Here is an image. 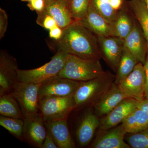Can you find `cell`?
I'll use <instances>...</instances> for the list:
<instances>
[{
    "instance_id": "6da1fadb",
    "label": "cell",
    "mask_w": 148,
    "mask_h": 148,
    "mask_svg": "<svg viewBox=\"0 0 148 148\" xmlns=\"http://www.w3.org/2000/svg\"><path fill=\"white\" fill-rule=\"evenodd\" d=\"M61 39L54 41L57 51H62L88 60L102 58L97 37L78 21L63 29Z\"/></svg>"
},
{
    "instance_id": "7a4b0ae2",
    "label": "cell",
    "mask_w": 148,
    "mask_h": 148,
    "mask_svg": "<svg viewBox=\"0 0 148 148\" xmlns=\"http://www.w3.org/2000/svg\"><path fill=\"white\" fill-rule=\"evenodd\" d=\"M115 80V75L107 71L93 79L81 82L74 94L76 108L93 106L108 91Z\"/></svg>"
},
{
    "instance_id": "3957f363",
    "label": "cell",
    "mask_w": 148,
    "mask_h": 148,
    "mask_svg": "<svg viewBox=\"0 0 148 148\" xmlns=\"http://www.w3.org/2000/svg\"><path fill=\"white\" fill-rule=\"evenodd\" d=\"M100 61L88 60L69 54L58 76L79 82L93 79L106 73Z\"/></svg>"
},
{
    "instance_id": "277c9868",
    "label": "cell",
    "mask_w": 148,
    "mask_h": 148,
    "mask_svg": "<svg viewBox=\"0 0 148 148\" xmlns=\"http://www.w3.org/2000/svg\"><path fill=\"white\" fill-rule=\"evenodd\" d=\"M69 54L57 51L49 62L43 66L30 70L18 71V81L21 82L42 83L58 76L63 69Z\"/></svg>"
},
{
    "instance_id": "5b68a950",
    "label": "cell",
    "mask_w": 148,
    "mask_h": 148,
    "mask_svg": "<svg viewBox=\"0 0 148 148\" xmlns=\"http://www.w3.org/2000/svg\"><path fill=\"white\" fill-rule=\"evenodd\" d=\"M39 108L44 121L67 119L76 108L74 94L68 96H46L39 100Z\"/></svg>"
},
{
    "instance_id": "8992f818",
    "label": "cell",
    "mask_w": 148,
    "mask_h": 148,
    "mask_svg": "<svg viewBox=\"0 0 148 148\" xmlns=\"http://www.w3.org/2000/svg\"><path fill=\"white\" fill-rule=\"evenodd\" d=\"M42 83L18 82L9 92L18 102L24 118L39 113V91Z\"/></svg>"
},
{
    "instance_id": "52a82bcc",
    "label": "cell",
    "mask_w": 148,
    "mask_h": 148,
    "mask_svg": "<svg viewBox=\"0 0 148 148\" xmlns=\"http://www.w3.org/2000/svg\"><path fill=\"white\" fill-rule=\"evenodd\" d=\"M118 85L121 90L130 98L138 101L145 100L146 75L144 64L138 63L133 71Z\"/></svg>"
},
{
    "instance_id": "ba28073f",
    "label": "cell",
    "mask_w": 148,
    "mask_h": 148,
    "mask_svg": "<svg viewBox=\"0 0 148 148\" xmlns=\"http://www.w3.org/2000/svg\"><path fill=\"white\" fill-rule=\"evenodd\" d=\"M97 37L102 58L116 73L123 52L124 41L114 36Z\"/></svg>"
},
{
    "instance_id": "9c48e42d",
    "label": "cell",
    "mask_w": 148,
    "mask_h": 148,
    "mask_svg": "<svg viewBox=\"0 0 148 148\" xmlns=\"http://www.w3.org/2000/svg\"><path fill=\"white\" fill-rule=\"evenodd\" d=\"M18 65L16 58L6 50L0 51V96L10 92L18 82Z\"/></svg>"
},
{
    "instance_id": "30bf717a",
    "label": "cell",
    "mask_w": 148,
    "mask_h": 148,
    "mask_svg": "<svg viewBox=\"0 0 148 148\" xmlns=\"http://www.w3.org/2000/svg\"><path fill=\"white\" fill-rule=\"evenodd\" d=\"M81 82L57 76L43 82L39 91V101L46 96H68L74 94Z\"/></svg>"
},
{
    "instance_id": "8fae6325",
    "label": "cell",
    "mask_w": 148,
    "mask_h": 148,
    "mask_svg": "<svg viewBox=\"0 0 148 148\" xmlns=\"http://www.w3.org/2000/svg\"><path fill=\"white\" fill-rule=\"evenodd\" d=\"M138 101L134 98L123 100L112 111L100 120L99 133L105 132L115 127L123 120L131 112L137 108Z\"/></svg>"
},
{
    "instance_id": "7c38bea8",
    "label": "cell",
    "mask_w": 148,
    "mask_h": 148,
    "mask_svg": "<svg viewBox=\"0 0 148 148\" xmlns=\"http://www.w3.org/2000/svg\"><path fill=\"white\" fill-rule=\"evenodd\" d=\"M23 138L36 147L42 148L46 136L45 122L40 114L24 118Z\"/></svg>"
},
{
    "instance_id": "4fadbf2b",
    "label": "cell",
    "mask_w": 148,
    "mask_h": 148,
    "mask_svg": "<svg viewBox=\"0 0 148 148\" xmlns=\"http://www.w3.org/2000/svg\"><path fill=\"white\" fill-rule=\"evenodd\" d=\"M124 47L139 63L145 64L148 51V43L136 18L132 31L124 40Z\"/></svg>"
},
{
    "instance_id": "5bb4252c",
    "label": "cell",
    "mask_w": 148,
    "mask_h": 148,
    "mask_svg": "<svg viewBox=\"0 0 148 148\" xmlns=\"http://www.w3.org/2000/svg\"><path fill=\"white\" fill-rule=\"evenodd\" d=\"M127 132L121 124L99 133L90 147L92 148H130L124 141Z\"/></svg>"
},
{
    "instance_id": "9a60e30c",
    "label": "cell",
    "mask_w": 148,
    "mask_h": 148,
    "mask_svg": "<svg viewBox=\"0 0 148 148\" xmlns=\"http://www.w3.org/2000/svg\"><path fill=\"white\" fill-rule=\"evenodd\" d=\"M130 98L123 92L118 85L114 82L107 92L93 106L98 116L104 117L122 101Z\"/></svg>"
},
{
    "instance_id": "2e32d148",
    "label": "cell",
    "mask_w": 148,
    "mask_h": 148,
    "mask_svg": "<svg viewBox=\"0 0 148 148\" xmlns=\"http://www.w3.org/2000/svg\"><path fill=\"white\" fill-rule=\"evenodd\" d=\"M78 21L97 36H112V26L101 16L90 2L86 15Z\"/></svg>"
},
{
    "instance_id": "e0dca14e",
    "label": "cell",
    "mask_w": 148,
    "mask_h": 148,
    "mask_svg": "<svg viewBox=\"0 0 148 148\" xmlns=\"http://www.w3.org/2000/svg\"><path fill=\"white\" fill-rule=\"evenodd\" d=\"M67 119L44 121L47 132L50 133L58 148H74L75 145L70 134Z\"/></svg>"
},
{
    "instance_id": "ac0fdd59",
    "label": "cell",
    "mask_w": 148,
    "mask_h": 148,
    "mask_svg": "<svg viewBox=\"0 0 148 148\" xmlns=\"http://www.w3.org/2000/svg\"><path fill=\"white\" fill-rule=\"evenodd\" d=\"M135 20L127 1H125L121 8L118 11L116 19L112 26V36L118 37L124 41L132 31Z\"/></svg>"
},
{
    "instance_id": "d6986e66",
    "label": "cell",
    "mask_w": 148,
    "mask_h": 148,
    "mask_svg": "<svg viewBox=\"0 0 148 148\" xmlns=\"http://www.w3.org/2000/svg\"><path fill=\"white\" fill-rule=\"evenodd\" d=\"M100 124V120L96 114L89 111L85 114L76 132L77 140L80 147H86L90 143Z\"/></svg>"
},
{
    "instance_id": "ffe728a7",
    "label": "cell",
    "mask_w": 148,
    "mask_h": 148,
    "mask_svg": "<svg viewBox=\"0 0 148 148\" xmlns=\"http://www.w3.org/2000/svg\"><path fill=\"white\" fill-rule=\"evenodd\" d=\"M45 7L42 12L50 15L62 29L68 27L75 21L72 18L68 7L59 0H45Z\"/></svg>"
},
{
    "instance_id": "44dd1931",
    "label": "cell",
    "mask_w": 148,
    "mask_h": 148,
    "mask_svg": "<svg viewBox=\"0 0 148 148\" xmlns=\"http://www.w3.org/2000/svg\"><path fill=\"white\" fill-rule=\"evenodd\" d=\"M127 133H135L148 128V115L141 109L136 108L122 122Z\"/></svg>"
},
{
    "instance_id": "7402d4cb",
    "label": "cell",
    "mask_w": 148,
    "mask_h": 148,
    "mask_svg": "<svg viewBox=\"0 0 148 148\" xmlns=\"http://www.w3.org/2000/svg\"><path fill=\"white\" fill-rule=\"evenodd\" d=\"M128 7L137 20L148 45V9L143 0L127 1Z\"/></svg>"
},
{
    "instance_id": "603a6c76",
    "label": "cell",
    "mask_w": 148,
    "mask_h": 148,
    "mask_svg": "<svg viewBox=\"0 0 148 148\" xmlns=\"http://www.w3.org/2000/svg\"><path fill=\"white\" fill-rule=\"evenodd\" d=\"M0 114L1 115L9 117L24 118L18 102L9 93L0 96Z\"/></svg>"
},
{
    "instance_id": "cb8c5ba5",
    "label": "cell",
    "mask_w": 148,
    "mask_h": 148,
    "mask_svg": "<svg viewBox=\"0 0 148 148\" xmlns=\"http://www.w3.org/2000/svg\"><path fill=\"white\" fill-rule=\"evenodd\" d=\"M138 63L134 55L124 47L121 59L116 73L114 82L118 84L133 71Z\"/></svg>"
},
{
    "instance_id": "d4e9b609",
    "label": "cell",
    "mask_w": 148,
    "mask_h": 148,
    "mask_svg": "<svg viewBox=\"0 0 148 148\" xmlns=\"http://www.w3.org/2000/svg\"><path fill=\"white\" fill-rule=\"evenodd\" d=\"M0 125L17 139H23L24 119L14 118L1 115Z\"/></svg>"
},
{
    "instance_id": "484cf974",
    "label": "cell",
    "mask_w": 148,
    "mask_h": 148,
    "mask_svg": "<svg viewBox=\"0 0 148 148\" xmlns=\"http://www.w3.org/2000/svg\"><path fill=\"white\" fill-rule=\"evenodd\" d=\"M91 3L98 13L112 26L116 19L118 10H115L110 2L102 0H91Z\"/></svg>"
},
{
    "instance_id": "4316f807",
    "label": "cell",
    "mask_w": 148,
    "mask_h": 148,
    "mask_svg": "<svg viewBox=\"0 0 148 148\" xmlns=\"http://www.w3.org/2000/svg\"><path fill=\"white\" fill-rule=\"evenodd\" d=\"M91 0H71L68 8L75 21L83 18L87 13Z\"/></svg>"
},
{
    "instance_id": "83f0119b",
    "label": "cell",
    "mask_w": 148,
    "mask_h": 148,
    "mask_svg": "<svg viewBox=\"0 0 148 148\" xmlns=\"http://www.w3.org/2000/svg\"><path fill=\"white\" fill-rule=\"evenodd\" d=\"M126 141L130 148H148V128L137 133H130Z\"/></svg>"
},
{
    "instance_id": "f1b7e54d",
    "label": "cell",
    "mask_w": 148,
    "mask_h": 148,
    "mask_svg": "<svg viewBox=\"0 0 148 148\" xmlns=\"http://www.w3.org/2000/svg\"><path fill=\"white\" fill-rule=\"evenodd\" d=\"M37 18L36 22L38 25L49 31L56 26H57V23L54 18L50 15L42 12H37Z\"/></svg>"
},
{
    "instance_id": "f546056e",
    "label": "cell",
    "mask_w": 148,
    "mask_h": 148,
    "mask_svg": "<svg viewBox=\"0 0 148 148\" xmlns=\"http://www.w3.org/2000/svg\"><path fill=\"white\" fill-rule=\"evenodd\" d=\"M8 24L7 13L4 10L0 8V39L1 40L5 35Z\"/></svg>"
},
{
    "instance_id": "4dcf8cb0",
    "label": "cell",
    "mask_w": 148,
    "mask_h": 148,
    "mask_svg": "<svg viewBox=\"0 0 148 148\" xmlns=\"http://www.w3.org/2000/svg\"><path fill=\"white\" fill-rule=\"evenodd\" d=\"M31 10L35 11L36 12H40L43 10L45 7V0H32L27 4Z\"/></svg>"
},
{
    "instance_id": "1f68e13d",
    "label": "cell",
    "mask_w": 148,
    "mask_h": 148,
    "mask_svg": "<svg viewBox=\"0 0 148 148\" xmlns=\"http://www.w3.org/2000/svg\"><path fill=\"white\" fill-rule=\"evenodd\" d=\"M63 29L59 27L58 25L49 31V37L54 41L59 40L63 35Z\"/></svg>"
},
{
    "instance_id": "d6a6232c",
    "label": "cell",
    "mask_w": 148,
    "mask_h": 148,
    "mask_svg": "<svg viewBox=\"0 0 148 148\" xmlns=\"http://www.w3.org/2000/svg\"><path fill=\"white\" fill-rule=\"evenodd\" d=\"M42 148H58L52 136L47 131Z\"/></svg>"
},
{
    "instance_id": "836d02e7",
    "label": "cell",
    "mask_w": 148,
    "mask_h": 148,
    "mask_svg": "<svg viewBox=\"0 0 148 148\" xmlns=\"http://www.w3.org/2000/svg\"><path fill=\"white\" fill-rule=\"evenodd\" d=\"M146 75V85L145 95L146 99H148V51L145 62L144 64Z\"/></svg>"
},
{
    "instance_id": "e575fe53",
    "label": "cell",
    "mask_w": 148,
    "mask_h": 148,
    "mask_svg": "<svg viewBox=\"0 0 148 148\" xmlns=\"http://www.w3.org/2000/svg\"><path fill=\"white\" fill-rule=\"evenodd\" d=\"M125 1V0H110V3L112 7L117 11L121 8Z\"/></svg>"
},
{
    "instance_id": "d590c367",
    "label": "cell",
    "mask_w": 148,
    "mask_h": 148,
    "mask_svg": "<svg viewBox=\"0 0 148 148\" xmlns=\"http://www.w3.org/2000/svg\"><path fill=\"white\" fill-rule=\"evenodd\" d=\"M137 107L145 111L148 115V99L145 98L143 101H138Z\"/></svg>"
},
{
    "instance_id": "8d00e7d4",
    "label": "cell",
    "mask_w": 148,
    "mask_h": 148,
    "mask_svg": "<svg viewBox=\"0 0 148 148\" xmlns=\"http://www.w3.org/2000/svg\"><path fill=\"white\" fill-rule=\"evenodd\" d=\"M59 1H61L64 3L68 7L71 0H59Z\"/></svg>"
},
{
    "instance_id": "74e56055",
    "label": "cell",
    "mask_w": 148,
    "mask_h": 148,
    "mask_svg": "<svg viewBox=\"0 0 148 148\" xmlns=\"http://www.w3.org/2000/svg\"><path fill=\"white\" fill-rule=\"evenodd\" d=\"M143 1H144V2L145 3L146 5L147 6L148 9V0H143Z\"/></svg>"
},
{
    "instance_id": "f35d334b",
    "label": "cell",
    "mask_w": 148,
    "mask_h": 148,
    "mask_svg": "<svg viewBox=\"0 0 148 148\" xmlns=\"http://www.w3.org/2000/svg\"><path fill=\"white\" fill-rule=\"evenodd\" d=\"M22 1H24V2H29L31 1H32V0H21Z\"/></svg>"
},
{
    "instance_id": "ab89813d",
    "label": "cell",
    "mask_w": 148,
    "mask_h": 148,
    "mask_svg": "<svg viewBox=\"0 0 148 148\" xmlns=\"http://www.w3.org/2000/svg\"><path fill=\"white\" fill-rule=\"evenodd\" d=\"M102 1H104L110 2V0H102Z\"/></svg>"
}]
</instances>
